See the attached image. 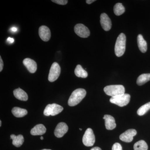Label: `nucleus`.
Wrapping results in <instances>:
<instances>
[{
  "label": "nucleus",
  "instance_id": "1",
  "mask_svg": "<svg viewBox=\"0 0 150 150\" xmlns=\"http://www.w3.org/2000/svg\"><path fill=\"white\" fill-rule=\"evenodd\" d=\"M86 92L83 88H78L73 92L70 96L68 104L70 106H74L79 103L84 98Z\"/></svg>",
  "mask_w": 150,
  "mask_h": 150
},
{
  "label": "nucleus",
  "instance_id": "2",
  "mask_svg": "<svg viewBox=\"0 0 150 150\" xmlns=\"http://www.w3.org/2000/svg\"><path fill=\"white\" fill-rule=\"evenodd\" d=\"M126 37L125 34L121 33L116 40L115 46V53L117 57L123 56L126 50Z\"/></svg>",
  "mask_w": 150,
  "mask_h": 150
},
{
  "label": "nucleus",
  "instance_id": "3",
  "mask_svg": "<svg viewBox=\"0 0 150 150\" xmlns=\"http://www.w3.org/2000/svg\"><path fill=\"white\" fill-rule=\"evenodd\" d=\"M105 93L107 95L113 97L125 93V88L121 85L108 86L104 88Z\"/></svg>",
  "mask_w": 150,
  "mask_h": 150
},
{
  "label": "nucleus",
  "instance_id": "4",
  "mask_svg": "<svg viewBox=\"0 0 150 150\" xmlns=\"http://www.w3.org/2000/svg\"><path fill=\"white\" fill-rule=\"evenodd\" d=\"M131 96L129 94L124 93L123 94L111 97L110 101L111 103L117 105L120 107L126 106L130 102Z\"/></svg>",
  "mask_w": 150,
  "mask_h": 150
},
{
  "label": "nucleus",
  "instance_id": "5",
  "mask_svg": "<svg viewBox=\"0 0 150 150\" xmlns=\"http://www.w3.org/2000/svg\"><path fill=\"white\" fill-rule=\"evenodd\" d=\"M63 109V107L56 103L48 104L44 109L43 113L46 116H54L62 112Z\"/></svg>",
  "mask_w": 150,
  "mask_h": 150
},
{
  "label": "nucleus",
  "instance_id": "6",
  "mask_svg": "<svg viewBox=\"0 0 150 150\" xmlns=\"http://www.w3.org/2000/svg\"><path fill=\"white\" fill-rule=\"evenodd\" d=\"M83 143L86 146H92L95 142V137L93 131L91 128H88L85 132L83 137Z\"/></svg>",
  "mask_w": 150,
  "mask_h": 150
},
{
  "label": "nucleus",
  "instance_id": "7",
  "mask_svg": "<svg viewBox=\"0 0 150 150\" xmlns=\"http://www.w3.org/2000/svg\"><path fill=\"white\" fill-rule=\"evenodd\" d=\"M61 67L59 64L54 62L52 64L48 75V81L51 82L55 81L59 77L61 74Z\"/></svg>",
  "mask_w": 150,
  "mask_h": 150
},
{
  "label": "nucleus",
  "instance_id": "8",
  "mask_svg": "<svg viewBox=\"0 0 150 150\" xmlns=\"http://www.w3.org/2000/svg\"><path fill=\"white\" fill-rule=\"evenodd\" d=\"M75 33L83 38L88 37L90 34L89 30L86 26L82 24H77L74 27Z\"/></svg>",
  "mask_w": 150,
  "mask_h": 150
},
{
  "label": "nucleus",
  "instance_id": "9",
  "mask_svg": "<svg viewBox=\"0 0 150 150\" xmlns=\"http://www.w3.org/2000/svg\"><path fill=\"white\" fill-rule=\"evenodd\" d=\"M137 134V131L135 129H130L121 134L119 137L120 139L123 142L130 143L133 140V138Z\"/></svg>",
  "mask_w": 150,
  "mask_h": 150
},
{
  "label": "nucleus",
  "instance_id": "10",
  "mask_svg": "<svg viewBox=\"0 0 150 150\" xmlns=\"http://www.w3.org/2000/svg\"><path fill=\"white\" fill-rule=\"evenodd\" d=\"M68 129L69 128L67 124L64 122H61L56 126L54 131V134L57 138H62L67 133Z\"/></svg>",
  "mask_w": 150,
  "mask_h": 150
},
{
  "label": "nucleus",
  "instance_id": "11",
  "mask_svg": "<svg viewBox=\"0 0 150 150\" xmlns=\"http://www.w3.org/2000/svg\"><path fill=\"white\" fill-rule=\"evenodd\" d=\"M100 23L103 28L105 31H108L111 29L112 26L111 21L106 13L101 14L100 16Z\"/></svg>",
  "mask_w": 150,
  "mask_h": 150
},
{
  "label": "nucleus",
  "instance_id": "12",
  "mask_svg": "<svg viewBox=\"0 0 150 150\" xmlns=\"http://www.w3.org/2000/svg\"><path fill=\"white\" fill-rule=\"evenodd\" d=\"M39 35L40 38L43 41L47 42L50 40L51 38V31L47 26L42 25L39 28Z\"/></svg>",
  "mask_w": 150,
  "mask_h": 150
},
{
  "label": "nucleus",
  "instance_id": "13",
  "mask_svg": "<svg viewBox=\"0 0 150 150\" xmlns=\"http://www.w3.org/2000/svg\"><path fill=\"white\" fill-rule=\"evenodd\" d=\"M23 64L30 72L34 73L36 72L37 68V64L34 60L29 58H26L23 60Z\"/></svg>",
  "mask_w": 150,
  "mask_h": 150
},
{
  "label": "nucleus",
  "instance_id": "14",
  "mask_svg": "<svg viewBox=\"0 0 150 150\" xmlns=\"http://www.w3.org/2000/svg\"><path fill=\"white\" fill-rule=\"evenodd\" d=\"M103 119H104L105 121V128L107 130H113L116 127V125L115 119L111 115H104Z\"/></svg>",
  "mask_w": 150,
  "mask_h": 150
},
{
  "label": "nucleus",
  "instance_id": "15",
  "mask_svg": "<svg viewBox=\"0 0 150 150\" xmlns=\"http://www.w3.org/2000/svg\"><path fill=\"white\" fill-rule=\"evenodd\" d=\"M46 127L43 124H38L31 129L30 134L33 136L42 135L46 133Z\"/></svg>",
  "mask_w": 150,
  "mask_h": 150
},
{
  "label": "nucleus",
  "instance_id": "16",
  "mask_svg": "<svg viewBox=\"0 0 150 150\" xmlns=\"http://www.w3.org/2000/svg\"><path fill=\"white\" fill-rule=\"evenodd\" d=\"M13 94L17 99L26 101L28 99V96L25 91L20 88L16 89L13 91Z\"/></svg>",
  "mask_w": 150,
  "mask_h": 150
},
{
  "label": "nucleus",
  "instance_id": "17",
  "mask_svg": "<svg viewBox=\"0 0 150 150\" xmlns=\"http://www.w3.org/2000/svg\"><path fill=\"white\" fill-rule=\"evenodd\" d=\"M137 43L140 51L142 53H146L147 50V45L146 40L141 34H139L137 37Z\"/></svg>",
  "mask_w": 150,
  "mask_h": 150
},
{
  "label": "nucleus",
  "instance_id": "18",
  "mask_svg": "<svg viewBox=\"0 0 150 150\" xmlns=\"http://www.w3.org/2000/svg\"><path fill=\"white\" fill-rule=\"evenodd\" d=\"M11 139L13 140V144L17 147H20L24 142V137L22 135L16 136L12 134L11 135Z\"/></svg>",
  "mask_w": 150,
  "mask_h": 150
},
{
  "label": "nucleus",
  "instance_id": "19",
  "mask_svg": "<svg viewBox=\"0 0 150 150\" xmlns=\"http://www.w3.org/2000/svg\"><path fill=\"white\" fill-rule=\"evenodd\" d=\"M13 114L15 117L18 118L24 117L28 113L27 110L26 109L20 108L19 107H14L12 110Z\"/></svg>",
  "mask_w": 150,
  "mask_h": 150
},
{
  "label": "nucleus",
  "instance_id": "20",
  "mask_svg": "<svg viewBox=\"0 0 150 150\" xmlns=\"http://www.w3.org/2000/svg\"><path fill=\"white\" fill-rule=\"evenodd\" d=\"M75 74L78 77L86 78L87 77L88 73L83 69L80 65H78L75 69Z\"/></svg>",
  "mask_w": 150,
  "mask_h": 150
},
{
  "label": "nucleus",
  "instance_id": "21",
  "mask_svg": "<svg viewBox=\"0 0 150 150\" xmlns=\"http://www.w3.org/2000/svg\"><path fill=\"white\" fill-rule=\"evenodd\" d=\"M150 81V74H144L140 75L137 79V83L139 86H142Z\"/></svg>",
  "mask_w": 150,
  "mask_h": 150
},
{
  "label": "nucleus",
  "instance_id": "22",
  "mask_svg": "<svg viewBox=\"0 0 150 150\" xmlns=\"http://www.w3.org/2000/svg\"><path fill=\"white\" fill-rule=\"evenodd\" d=\"M134 150H147V144L144 140H140L135 143L134 145Z\"/></svg>",
  "mask_w": 150,
  "mask_h": 150
},
{
  "label": "nucleus",
  "instance_id": "23",
  "mask_svg": "<svg viewBox=\"0 0 150 150\" xmlns=\"http://www.w3.org/2000/svg\"><path fill=\"white\" fill-rule=\"evenodd\" d=\"M113 11L115 15L119 16L125 12V8L122 4L117 3L114 6Z\"/></svg>",
  "mask_w": 150,
  "mask_h": 150
},
{
  "label": "nucleus",
  "instance_id": "24",
  "mask_svg": "<svg viewBox=\"0 0 150 150\" xmlns=\"http://www.w3.org/2000/svg\"><path fill=\"white\" fill-rule=\"evenodd\" d=\"M150 109V102H148L141 106L137 110V113L138 115L142 116L146 114Z\"/></svg>",
  "mask_w": 150,
  "mask_h": 150
},
{
  "label": "nucleus",
  "instance_id": "25",
  "mask_svg": "<svg viewBox=\"0 0 150 150\" xmlns=\"http://www.w3.org/2000/svg\"><path fill=\"white\" fill-rule=\"evenodd\" d=\"M52 1L58 4L65 5L68 3V1L67 0H52Z\"/></svg>",
  "mask_w": 150,
  "mask_h": 150
},
{
  "label": "nucleus",
  "instance_id": "26",
  "mask_svg": "<svg viewBox=\"0 0 150 150\" xmlns=\"http://www.w3.org/2000/svg\"><path fill=\"white\" fill-rule=\"evenodd\" d=\"M112 150H122V146L119 143H115L112 146Z\"/></svg>",
  "mask_w": 150,
  "mask_h": 150
},
{
  "label": "nucleus",
  "instance_id": "27",
  "mask_svg": "<svg viewBox=\"0 0 150 150\" xmlns=\"http://www.w3.org/2000/svg\"><path fill=\"white\" fill-rule=\"evenodd\" d=\"M4 67V63H3L2 59L1 57H0V71H1Z\"/></svg>",
  "mask_w": 150,
  "mask_h": 150
},
{
  "label": "nucleus",
  "instance_id": "28",
  "mask_svg": "<svg viewBox=\"0 0 150 150\" xmlns=\"http://www.w3.org/2000/svg\"><path fill=\"white\" fill-rule=\"evenodd\" d=\"M7 42H8L9 43H13L14 41V39H13V38H11L9 37L7 39Z\"/></svg>",
  "mask_w": 150,
  "mask_h": 150
},
{
  "label": "nucleus",
  "instance_id": "29",
  "mask_svg": "<svg viewBox=\"0 0 150 150\" xmlns=\"http://www.w3.org/2000/svg\"><path fill=\"white\" fill-rule=\"evenodd\" d=\"M95 1V0H86V3L87 4H90L94 2Z\"/></svg>",
  "mask_w": 150,
  "mask_h": 150
},
{
  "label": "nucleus",
  "instance_id": "30",
  "mask_svg": "<svg viewBox=\"0 0 150 150\" xmlns=\"http://www.w3.org/2000/svg\"><path fill=\"white\" fill-rule=\"evenodd\" d=\"M11 30L12 32H16L18 30L17 28H16V27H12L11 28Z\"/></svg>",
  "mask_w": 150,
  "mask_h": 150
},
{
  "label": "nucleus",
  "instance_id": "31",
  "mask_svg": "<svg viewBox=\"0 0 150 150\" xmlns=\"http://www.w3.org/2000/svg\"><path fill=\"white\" fill-rule=\"evenodd\" d=\"M91 150H102L100 148L98 147H95L93 148Z\"/></svg>",
  "mask_w": 150,
  "mask_h": 150
},
{
  "label": "nucleus",
  "instance_id": "32",
  "mask_svg": "<svg viewBox=\"0 0 150 150\" xmlns=\"http://www.w3.org/2000/svg\"><path fill=\"white\" fill-rule=\"evenodd\" d=\"M40 139L41 140H43V137H40Z\"/></svg>",
  "mask_w": 150,
  "mask_h": 150
},
{
  "label": "nucleus",
  "instance_id": "33",
  "mask_svg": "<svg viewBox=\"0 0 150 150\" xmlns=\"http://www.w3.org/2000/svg\"><path fill=\"white\" fill-rule=\"evenodd\" d=\"M1 123H2L1 121H0V126H1Z\"/></svg>",
  "mask_w": 150,
  "mask_h": 150
},
{
  "label": "nucleus",
  "instance_id": "34",
  "mask_svg": "<svg viewBox=\"0 0 150 150\" xmlns=\"http://www.w3.org/2000/svg\"><path fill=\"white\" fill-rule=\"evenodd\" d=\"M50 150V149H43V150Z\"/></svg>",
  "mask_w": 150,
  "mask_h": 150
},
{
  "label": "nucleus",
  "instance_id": "35",
  "mask_svg": "<svg viewBox=\"0 0 150 150\" xmlns=\"http://www.w3.org/2000/svg\"><path fill=\"white\" fill-rule=\"evenodd\" d=\"M79 130H80V131H82V129H79Z\"/></svg>",
  "mask_w": 150,
  "mask_h": 150
}]
</instances>
